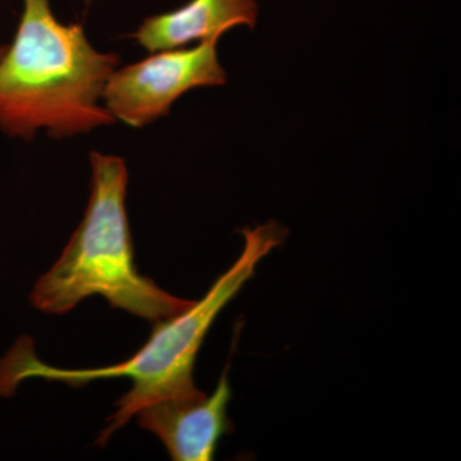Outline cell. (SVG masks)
Segmentation results:
<instances>
[{
    "label": "cell",
    "instance_id": "2",
    "mask_svg": "<svg viewBox=\"0 0 461 461\" xmlns=\"http://www.w3.org/2000/svg\"><path fill=\"white\" fill-rule=\"evenodd\" d=\"M14 41L0 58V131L32 141L68 139L112 126L103 103L117 53L93 47L83 25L63 23L50 0H23Z\"/></svg>",
    "mask_w": 461,
    "mask_h": 461
},
{
    "label": "cell",
    "instance_id": "3",
    "mask_svg": "<svg viewBox=\"0 0 461 461\" xmlns=\"http://www.w3.org/2000/svg\"><path fill=\"white\" fill-rule=\"evenodd\" d=\"M90 167L83 221L53 268L33 286L32 305L44 313L66 314L86 297L100 295L113 308L153 323L189 309L194 302L171 295L136 268L123 158L91 151Z\"/></svg>",
    "mask_w": 461,
    "mask_h": 461
},
{
    "label": "cell",
    "instance_id": "1",
    "mask_svg": "<svg viewBox=\"0 0 461 461\" xmlns=\"http://www.w3.org/2000/svg\"><path fill=\"white\" fill-rule=\"evenodd\" d=\"M244 248L235 263L215 280L199 302L186 311L154 321L147 344L126 362L95 369H62L48 366L36 357L29 336L17 339L0 359V396L9 397L29 378L65 382L71 387L85 386L98 379L129 378L132 387L117 402L118 411L108 418L98 445L129 423L136 412L150 403L171 399H193L204 395L194 384V366L206 333L257 271V267L286 239L280 223L259 224L241 230Z\"/></svg>",
    "mask_w": 461,
    "mask_h": 461
},
{
    "label": "cell",
    "instance_id": "4",
    "mask_svg": "<svg viewBox=\"0 0 461 461\" xmlns=\"http://www.w3.org/2000/svg\"><path fill=\"white\" fill-rule=\"evenodd\" d=\"M221 38L193 48L159 50L115 68L108 78L103 103L115 122L142 129L166 117L187 91L223 86L227 72L218 58Z\"/></svg>",
    "mask_w": 461,
    "mask_h": 461
},
{
    "label": "cell",
    "instance_id": "7",
    "mask_svg": "<svg viewBox=\"0 0 461 461\" xmlns=\"http://www.w3.org/2000/svg\"><path fill=\"white\" fill-rule=\"evenodd\" d=\"M5 50H7V45H0V58L5 54Z\"/></svg>",
    "mask_w": 461,
    "mask_h": 461
},
{
    "label": "cell",
    "instance_id": "6",
    "mask_svg": "<svg viewBox=\"0 0 461 461\" xmlns=\"http://www.w3.org/2000/svg\"><path fill=\"white\" fill-rule=\"evenodd\" d=\"M257 20L256 0H190L175 11L145 18L131 38L154 53L222 38L233 27L254 29Z\"/></svg>",
    "mask_w": 461,
    "mask_h": 461
},
{
    "label": "cell",
    "instance_id": "5",
    "mask_svg": "<svg viewBox=\"0 0 461 461\" xmlns=\"http://www.w3.org/2000/svg\"><path fill=\"white\" fill-rule=\"evenodd\" d=\"M232 397L224 371L211 396L162 400L138 412L139 426L154 433L176 461H211L221 438L232 430L227 406Z\"/></svg>",
    "mask_w": 461,
    "mask_h": 461
}]
</instances>
